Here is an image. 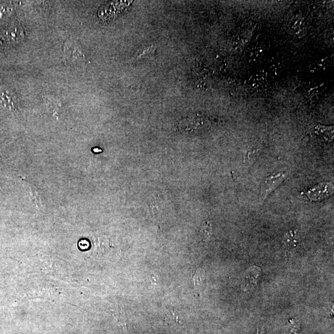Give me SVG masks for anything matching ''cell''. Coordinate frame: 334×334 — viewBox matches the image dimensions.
<instances>
[{
  "label": "cell",
  "instance_id": "277c9868",
  "mask_svg": "<svg viewBox=\"0 0 334 334\" xmlns=\"http://www.w3.org/2000/svg\"><path fill=\"white\" fill-rule=\"evenodd\" d=\"M299 239L298 231H289L286 233L283 239V244L287 259H291L298 247Z\"/></svg>",
  "mask_w": 334,
  "mask_h": 334
},
{
  "label": "cell",
  "instance_id": "30bf717a",
  "mask_svg": "<svg viewBox=\"0 0 334 334\" xmlns=\"http://www.w3.org/2000/svg\"><path fill=\"white\" fill-rule=\"evenodd\" d=\"M254 334H264V331L263 328H260L257 327L256 333Z\"/></svg>",
  "mask_w": 334,
  "mask_h": 334
},
{
  "label": "cell",
  "instance_id": "5b68a950",
  "mask_svg": "<svg viewBox=\"0 0 334 334\" xmlns=\"http://www.w3.org/2000/svg\"><path fill=\"white\" fill-rule=\"evenodd\" d=\"M64 51H65L66 56L71 60H76L78 58H81L83 56V54L79 50L78 47L72 42H68V43L66 44Z\"/></svg>",
  "mask_w": 334,
  "mask_h": 334
},
{
  "label": "cell",
  "instance_id": "3957f363",
  "mask_svg": "<svg viewBox=\"0 0 334 334\" xmlns=\"http://www.w3.org/2000/svg\"><path fill=\"white\" fill-rule=\"evenodd\" d=\"M261 270L257 266L247 269L242 277L241 286L244 290H250L257 286L261 276Z\"/></svg>",
  "mask_w": 334,
  "mask_h": 334
},
{
  "label": "cell",
  "instance_id": "9c48e42d",
  "mask_svg": "<svg viewBox=\"0 0 334 334\" xmlns=\"http://www.w3.org/2000/svg\"><path fill=\"white\" fill-rule=\"evenodd\" d=\"M157 276H155V275H152V276H151L149 279V283L151 285H156L157 284Z\"/></svg>",
  "mask_w": 334,
  "mask_h": 334
},
{
  "label": "cell",
  "instance_id": "6da1fadb",
  "mask_svg": "<svg viewBox=\"0 0 334 334\" xmlns=\"http://www.w3.org/2000/svg\"><path fill=\"white\" fill-rule=\"evenodd\" d=\"M333 188L331 183H320L309 190L306 195L312 201H319L330 196L333 192Z\"/></svg>",
  "mask_w": 334,
  "mask_h": 334
},
{
  "label": "cell",
  "instance_id": "ba28073f",
  "mask_svg": "<svg viewBox=\"0 0 334 334\" xmlns=\"http://www.w3.org/2000/svg\"><path fill=\"white\" fill-rule=\"evenodd\" d=\"M211 231V227H210L209 223H205L202 227L201 230H200V234H201L202 241L207 242V241H209L210 235L212 234Z\"/></svg>",
  "mask_w": 334,
  "mask_h": 334
},
{
  "label": "cell",
  "instance_id": "7a4b0ae2",
  "mask_svg": "<svg viewBox=\"0 0 334 334\" xmlns=\"http://www.w3.org/2000/svg\"><path fill=\"white\" fill-rule=\"evenodd\" d=\"M286 173H278L266 178L261 185L262 199H266L274 190H276L286 179Z\"/></svg>",
  "mask_w": 334,
  "mask_h": 334
},
{
  "label": "cell",
  "instance_id": "8992f818",
  "mask_svg": "<svg viewBox=\"0 0 334 334\" xmlns=\"http://www.w3.org/2000/svg\"><path fill=\"white\" fill-rule=\"evenodd\" d=\"M0 101L2 105L6 106V107L15 108L13 98L11 97V95L7 93L6 89L3 88L0 89Z\"/></svg>",
  "mask_w": 334,
  "mask_h": 334
},
{
  "label": "cell",
  "instance_id": "52a82bcc",
  "mask_svg": "<svg viewBox=\"0 0 334 334\" xmlns=\"http://www.w3.org/2000/svg\"><path fill=\"white\" fill-rule=\"evenodd\" d=\"M300 328V323L298 319H292L289 321V328L287 334H299Z\"/></svg>",
  "mask_w": 334,
  "mask_h": 334
}]
</instances>
